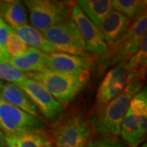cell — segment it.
I'll return each instance as SVG.
<instances>
[{"label": "cell", "mask_w": 147, "mask_h": 147, "mask_svg": "<svg viewBox=\"0 0 147 147\" xmlns=\"http://www.w3.org/2000/svg\"><path fill=\"white\" fill-rule=\"evenodd\" d=\"M143 80L127 83L123 92L105 105L98 106L92 118L91 124L96 133L101 137H118L121 124L132 97L142 90Z\"/></svg>", "instance_id": "cell-1"}, {"label": "cell", "mask_w": 147, "mask_h": 147, "mask_svg": "<svg viewBox=\"0 0 147 147\" xmlns=\"http://www.w3.org/2000/svg\"><path fill=\"white\" fill-rule=\"evenodd\" d=\"M41 84L61 105L69 104L79 95L90 78V71L64 73L54 70L26 74Z\"/></svg>", "instance_id": "cell-2"}, {"label": "cell", "mask_w": 147, "mask_h": 147, "mask_svg": "<svg viewBox=\"0 0 147 147\" xmlns=\"http://www.w3.org/2000/svg\"><path fill=\"white\" fill-rule=\"evenodd\" d=\"M147 133V90L145 88L130 101L121 124L120 135L128 147H138Z\"/></svg>", "instance_id": "cell-3"}, {"label": "cell", "mask_w": 147, "mask_h": 147, "mask_svg": "<svg viewBox=\"0 0 147 147\" xmlns=\"http://www.w3.org/2000/svg\"><path fill=\"white\" fill-rule=\"evenodd\" d=\"M32 26L42 33L69 19L71 3L58 0H26Z\"/></svg>", "instance_id": "cell-4"}, {"label": "cell", "mask_w": 147, "mask_h": 147, "mask_svg": "<svg viewBox=\"0 0 147 147\" xmlns=\"http://www.w3.org/2000/svg\"><path fill=\"white\" fill-rule=\"evenodd\" d=\"M146 11L131 23L130 28L119 43L100 57L99 63L102 68H108L120 62H126L138 50L143 37L146 35Z\"/></svg>", "instance_id": "cell-5"}, {"label": "cell", "mask_w": 147, "mask_h": 147, "mask_svg": "<svg viewBox=\"0 0 147 147\" xmlns=\"http://www.w3.org/2000/svg\"><path fill=\"white\" fill-rule=\"evenodd\" d=\"M93 131L91 122L81 115H72L59 123L53 131L54 147H85Z\"/></svg>", "instance_id": "cell-6"}, {"label": "cell", "mask_w": 147, "mask_h": 147, "mask_svg": "<svg viewBox=\"0 0 147 147\" xmlns=\"http://www.w3.org/2000/svg\"><path fill=\"white\" fill-rule=\"evenodd\" d=\"M57 50L78 57L91 58L82 37L74 21L69 18L42 33Z\"/></svg>", "instance_id": "cell-7"}, {"label": "cell", "mask_w": 147, "mask_h": 147, "mask_svg": "<svg viewBox=\"0 0 147 147\" xmlns=\"http://www.w3.org/2000/svg\"><path fill=\"white\" fill-rule=\"evenodd\" d=\"M14 84L30 97L40 115H42L47 119L56 120L62 114L63 105H61L38 82L26 77Z\"/></svg>", "instance_id": "cell-8"}, {"label": "cell", "mask_w": 147, "mask_h": 147, "mask_svg": "<svg viewBox=\"0 0 147 147\" xmlns=\"http://www.w3.org/2000/svg\"><path fill=\"white\" fill-rule=\"evenodd\" d=\"M43 128L44 124L40 119L1 100L0 130L5 137L15 135L22 131Z\"/></svg>", "instance_id": "cell-9"}, {"label": "cell", "mask_w": 147, "mask_h": 147, "mask_svg": "<svg viewBox=\"0 0 147 147\" xmlns=\"http://www.w3.org/2000/svg\"><path fill=\"white\" fill-rule=\"evenodd\" d=\"M69 18L75 24L90 54L100 57L109 51L98 27L90 21L74 3L71 4Z\"/></svg>", "instance_id": "cell-10"}, {"label": "cell", "mask_w": 147, "mask_h": 147, "mask_svg": "<svg viewBox=\"0 0 147 147\" xmlns=\"http://www.w3.org/2000/svg\"><path fill=\"white\" fill-rule=\"evenodd\" d=\"M126 85V62H120L110 69L105 74L96 93V105L101 106L115 98L123 92Z\"/></svg>", "instance_id": "cell-11"}, {"label": "cell", "mask_w": 147, "mask_h": 147, "mask_svg": "<svg viewBox=\"0 0 147 147\" xmlns=\"http://www.w3.org/2000/svg\"><path fill=\"white\" fill-rule=\"evenodd\" d=\"M131 23V20L113 9L100 21L97 27L109 49L115 47L124 37Z\"/></svg>", "instance_id": "cell-12"}, {"label": "cell", "mask_w": 147, "mask_h": 147, "mask_svg": "<svg viewBox=\"0 0 147 147\" xmlns=\"http://www.w3.org/2000/svg\"><path fill=\"white\" fill-rule=\"evenodd\" d=\"M93 64L92 58L78 57L61 52L47 54V68L58 72L77 73L90 71Z\"/></svg>", "instance_id": "cell-13"}, {"label": "cell", "mask_w": 147, "mask_h": 147, "mask_svg": "<svg viewBox=\"0 0 147 147\" xmlns=\"http://www.w3.org/2000/svg\"><path fill=\"white\" fill-rule=\"evenodd\" d=\"M8 62L25 74L48 70L47 54L34 47H29L26 53L17 57H10Z\"/></svg>", "instance_id": "cell-14"}, {"label": "cell", "mask_w": 147, "mask_h": 147, "mask_svg": "<svg viewBox=\"0 0 147 147\" xmlns=\"http://www.w3.org/2000/svg\"><path fill=\"white\" fill-rule=\"evenodd\" d=\"M1 100L15 106L22 111L40 119L41 115L30 97L17 86L11 83H4L1 92Z\"/></svg>", "instance_id": "cell-15"}, {"label": "cell", "mask_w": 147, "mask_h": 147, "mask_svg": "<svg viewBox=\"0 0 147 147\" xmlns=\"http://www.w3.org/2000/svg\"><path fill=\"white\" fill-rule=\"evenodd\" d=\"M6 147H54L53 139L43 129H34L6 137Z\"/></svg>", "instance_id": "cell-16"}, {"label": "cell", "mask_w": 147, "mask_h": 147, "mask_svg": "<svg viewBox=\"0 0 147 147\" xmlns=\"http://www.w3.org/2000/svg\"><path fill=\"white\" fill-rule=\"evenodd\" d=\"M0 16L11 29L28 25L26 7L19 0L0 1Z\"/></svg>", "instance_id": "cell-17"}, {"label": "cell", "mask_w": 147, "mask_h": 147, "mask_svg": "<svg viewBox=\"0 0 147 147\" xmlns=\"http://www.w3.org/2000/svg\"><path fill=\"white\" fill-rule=\"evenodd\" d=\"M147 65V36L145 35L141 41L136 53L126 61L127 84L132 80H143Z\"/></svg>", "instance_id": "cell-18"}, {"label": "cell", "mask_w": 147, "mask_h": 147, "mask_svg": "<svg viewBox=\"0 0 147 147\" xmlns=\"http://www.w3.org/2000/svg\"><path fill=\"white\" fill-rule=\"evenodd\" d=\"M11 30L28 47L41 50L47 54L57 52L56 48L43 36L42 33L30 25H25Z\"/></svg>", "instance_id": "cell-19"}, {"label": "cell", "mask_w": 147, "mask_h": 147, "mask_svg": "<svg viewBox=\"0 0 147 147\" xmlns=\"http://www.w3.org/2000/svg\"><path fill=\"white\" fill-rule=\"evenodd\" d=\"M75 4L96 26L112 10L110 0H79Z\"/></svg>", "instance_id": "cell-20"}, {"label": "cell", "mask_w": 147, "mask_h": 147, "mask_svg": "<svg viewBox=\"0 0 147 147\" xmlns=\"http://www.w3.org/2000/svg\"><path fill=\"white\" fill-rule=\"evenodd\" d=\"M146 1L141 0H114L112 1V9L130 20H135L146 11Z\"/></svg>", "instance_id": "cell-21"}, {"label": "cell", "mask_w": 147, "mask_h": 147, "mask_svg": "<svg viewBox=\"0 0 147 147\" xmlns=\"http://www.w3.org/2000/svg\"><path fill=\"white\" fill-rule=\"evenodd\" d=\"M26 78V74L15 68L9 62L0 60V80L16 84Z\"/></svg>", "instance_id": "cell-22"}, {"label": "cell", "mask_w": 147, "mask_h": 147, "mask_svg": "<svg viewBox=\"0 0 147 147\" xmlns=\"http://www.w3.org/2000/svg\"><path fill=\"white\" fill-rule=\"evenodd\" d=\"M28 46L16 35L12 30L8 34L6 42V49L9 57H17L26 53Z\"/></svg>", "instance_id": "cell-23"}, {"label": "cell", "mask_w": 147, "mask_h": 147, "mask_svg": "<svg viewBox=\"0 0 147 147\" xmlns=\"http://www.w3.org/2000/svg\"><path fill=\"white\" fill-rule=\"evenodd\" d=\"M85 147H126L118 137H99L89 140Z\"/></svg>", "instance_id": "cell-24"}, {"label": "cell", "mask_w": 147, "mask_h": 147, "mask_svg": "<svg viewBox=\"0 0 147 147\" xmlns=\"http://www.w3.org/2000/svg\"><path fill=\"white\" fill-rule=\"evenodd\" d=\"M11 30V27L0 16V60L7 62L10 57L6 49V42Z\"/></svg>", "instance_id": "cell-25"}, {"label": "cell", "mask_w": 147, "mask_h": 147, "mask_svg": "<svg viewBox=\"0 0 147 147\" xmlns=\"http://www.w3.org/2000/svg\"><path fill=\"white\" fill-rule=\"evenodd\" d=\"M0 147H6V137L0 130Z\"/></svg>", "instance_id": "cell-26"}, {"label": "cell", "mask_w": 147, "mask_h": 147, "mask_svg": "<svg viewBox=\"0 0 147 147\" xmlns=\"http://www.w3.org/2000/svg\"><path fill=\"white\" fill-rule=\"evenodd\" d=\"M3 85H4V82L0 80V102H1V92H2L3 88Z\"/></svg>", "instance_id": "cell-27"}, {"label": "cell", "mask_w": 147, "mask_h": 147, "mask_svg": "<svg viewBox=\"0 0 147 147\" xmlns=\"http://www.w3.org/2000/svg\"><path fill=\"white\" fill-rule=\"evenodd\" d=\"M140 147H147V144L146 143H144V144H142Z\"/></svg>", "instance_id": "cell-28"}]
</instances>
